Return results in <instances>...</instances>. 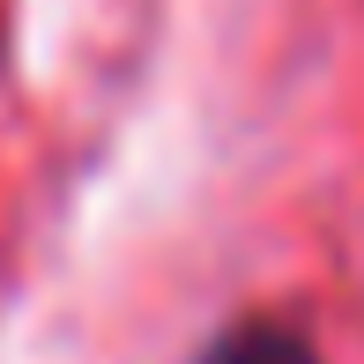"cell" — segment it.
I'll list each match as a JSON object with an SVG mask.
<instances>
[{
    "mask_svg": "<svg viewBox=\"0 0 364 364\" xmlns=\"http://www.w3.org/2000/svg\"><path fill=\"white\" fill-rule=\"evenodd\" d=\"M193 364H327V350L283 312H238L193 350Z\"/></svg>",
    "mask_w": 364,
    "mask_h": 364,
    "instance_id": "cell-1",
    "label": "cell"
}]
</instances>
